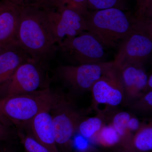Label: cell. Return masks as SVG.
Wrapping results in <instances>:
<instances>
[{
    "mask_svg": "<svg viewBox=\"0 0 152 152\" xmlns=\"http://www.w3.org/2000/svg\"><path fill=\"white\" fill-rule=\"evenodd\" d=\"M118 152H132L131 151H127V150H126L124 149L121 148V149H120V151H118Z\"/></svg>",
    "mask_w": 152,
    "mask_h": 152,
    "instance_id": "31",
    "label": "cell"
},
{
    "mask_svg": "<svg viewBox=\"0 0 152 152\" xmlns=\"http://www.w3.org/2000/svg\"><path fill=\"white\" fill-rule=\"evenodd\" d=\"M41 5L53 9H72L84 17L89 12L88 0H46Z\"/></svg>",
    "mask_w": 152,
    "mask_h": 152,
    "instance_id": "18",
    "label": "cell"
},
{
    "mask_svg": "<svg viewBox=\"0 0 152 152\" xmlns=\"http://www.w3.org/2000/svg\"><path fill=\"white\" fill-rule=\"evenodd\" d=\"M91 91L95 109L101 104L115 107L124 104V89L115 64L95 83Z\"/></svg>",
    "mask_w": 152,
    "mask_h": 152,
    "instance_id": "10",
    "label": "cell"
},
{
    "mask_svg": "<svg viewBox=\"0 0 152 152\" xmlns=\"http://www.w3.org/2000/svg\"><path fill=\"white\" fill-rule=\"evenodd\" d=\"M116 67L124 89V104H130L147 92L148 76L144 65L141 64L127 63Z\"/></svg>",
    "mask_w": 152,
    "mask_h": 152,
    "instance_id": "11",
    "label": "cell"
},
{
    "mask_svg": "<svg viewBox=\"0 0 152 152\" xmlns=\"http://www.w3.org/2000/svg\"><path fill=\"white\" fill-rule=\"evenodd\" d=\"M134 16L137 18L152 19V0H136V11Z\"/></svg>",
    "mask_w": 152,
    "mask_h": 152,
    "instance_id": "23",
    "label": "cell"
},
{
    "mask_svg": "<svg viewBox=\"0 0 152 152\" xmlns=\"http://www.w3.org/2000/svg\"><path fill=\"white\" fill-rule=\"evenodd\" d=\"M87 31L105 48H118L129 34L135 20L130 13L117 8L90 11L85 17Z\"/></svg>",
    "mask_w": 152,
    "mask_h": 152,
    "instance_id": "2",
    "label": "cell"
},
{
    "mask_svg": "<svg viewBox=\"0 0 152 152\" xmlns=\"http://www.w3.org/2000/svg\"><path fill=\"white\" fill-rule=\"evenodd\" d=\"M20 6L8 0L0 1V43L15 42Z\"/></svg>",
    "mask_w": 152,
    "mask_h": 152,
    "instance_id": "13",
    "label": "cell"
},
{
    "mask_svg": "<svg viewBox=\"0 0 152 152\" xmlns=\"http://www.w3.org/2000/svg\"><path fill=\"white\" fill-rule=\"evenodd\" d=\"M11 43L4 44L0 43V54H1V53L4 50H5V49L9 46V45Z\"/></svg>",
    "mask_w": 152,
    "mask_h": 152,
    "instance_id": "29",
    "label": "cell"
},
{
    "mask_svg": "<svg viewBox=\"0 0 152 152\" xmlns=\"http://www.w3.org/2000/svg\"><path fill=\"white\" fill-rule=\"evenodd\" d=\"M17 5L22 6L28 4L41 5L44 4L46 0H8Z\"/></svg>",
    "mask_w": 152,
    "mask_h": 152,
    "instance_id": "26",
    "label": "cell"
},
{
    "mask_svg": "<svg viewBox=\"0 0 152 152\" xmlns=\"http://www.w3.org/2000/svg\"><path fill=\"white\" fill-rule=\"evenodd\" d=\"M96 152L95 151H94L92 149H90L88 150V151H85L83 152Z\"/></svg>",
    "mask_w": 152,
    "mask_h": 152,
    "instance_id": "32",
    "label": "cell"
},
{
    "mask_svg": "<svg viewBox=\"0 0 152 152\" xmlns=\"http://www.w3.org/2000/svg\"><path fill=\"white\" fill-rule=\"evenodd\" d=\"M105 120L104 113L101 111L95 116L85 117L79 123L77 132L88 140L94 139L105 124Z\"/></svg>",
    "mask_w": 152,
    "mask_h": 152,
    "instance_id": "17",
    "label": "cell"
},
{
    "mask_svg": "<svg viewBox=\"0 0 152 152\" xmlns=\"http://www.w3.org/2000/svg\"><path fill=\"white\" fill-rule=\"evenodd\" d=\"M47 66L32 59L22 64L7 82L0 86L1 98L33 92L39 88L49 87L46 72Z\"/></svg>",
    "mask_w": 152,
    "mask_h": 152,
    "instance_id": "6",
    "label": "cell"
},
{
    "mask_svg": "<svg viewBox=\"0 0 152 152\" xmlns=\"http://www.w3.org/2000/svg\"><path fill=\"white\" fill-rule=\"evenodd\" d=\"M8 128L0 123V141H7L10 139L11 133Z\"/></svg>",
    "mask_w": 152,
    "mask_h": 152,
    "instance_id": "25",
    "label": "cell"
},
{
    "mask_svg": "<svg viewBox=\"0 0 152 152\" xmlns=\"http://www.w3.org/2000/svg\"><path fill=\"white\" fill-rule=\"evenodd\" d=\"M94 139L104 147H111L120 145L121 138L110 123L105 124Z\"/></svg>",
    "mask_w": 152,
    "mask_h": 152,
    "instance_id": "19",
    "label": "cell"
},
{
    "mask_svg": "<svg viewBox=\"0 0 152 152\" xmlns=\"http://www.w3.org/2000/svg\"><path fill=\"white\" fill-rule=\"evenodd\" d=\"M0 123L3 124L9 127L13 124L7 118V117L3 113L1 108H0Z\"/></svg>",
    "mask_w": 152,
    "mask_h": 152,
    "instance_id": "27",
    "label": "cell"
},
{
    "mask_svg": "<svg viewBox=\"0 0 152 152\" xmlns=\"http://www.w3.org/2000/svg\"><path fill=\"white\" fill-rule=\"evenodd\" d=\"M18 136L26 152H52L30 134L18 131Z\"/></svg>",
    "mask_w": 152,
    "mask_h": 152,
    "instance_id": "21",
    "label": "cell"
},
{
    "mask_svg": "<svg viewBox=\"0 0 152 152\" xmlns=\"http://www.w3.org/2000/svg\"><path fill=\"white\" fill-rule=\"evenodd\" d=\"M53 106L42 110L26 125L29 129V134L34 138L52 152H59L55 141L50 113Z\"/></svg>",
    "mask_w": 152,
    "mask_h": 152,
    "instance_id": "12",
    "label": "cell"
},
{
    "mask_svg": "<svg viewBox=\"0 0 152 152\" xmlns=\"http://www.w3.org/2000/svg\"><path fill=\"white\" fill-rule=\"evenodd\" d=\"M31 59L16 42L10 44L0 54V86L8 80L21 65Z\"/></svg>",
    "mask_w": 152,
    "mask_h": 152,
    "instance_id": "14",
    "label": "cell"
},
{
    "mask_svg": "<svg viewBox=\"0 0 152 152\" xmlns=\"http://www.w3.org/2000/svg\"><path fill=\"white\" fill-rule=\"evenodd\" d=\"M89 11L117 8L126 11L128 10L127 0H88Z\"/></svg>",
    "mask_w": 152,
    "mask_h": 152,
    "instance_id": "20",
    "label": "cell"
},
{
    "mask_svg": "<svg viewBox=\"0 0 152 152\" xmlns=\"http://www.w3.org/2000/svg\"><path fill=\"white\" fill-rule=\"evenodd\" d=\"M126 111L117 112L113 114L110 123L121 138L120 145L122 148L127 150L133 134L128 129V123L132 116Z\"/></svg>",
    "mask_w": 152,
    "mask_h": 152,
    "instance_id": "16",
    "label": "cell"
},
{
    "mask_svg": "<svg viewBox=\"0 0 152 152\" xmlns=\"http://www.w3.org/2000/svg\"><path fill=\"white\" fill-rule=\"evenodd\" d=\"M135 111L147 113L152 110V91L147 92L129 105Z\"/></svg>",
    "mask_w": 152,
    "mask_h": 152,
    "instance_id": "22",
    "label": "cell"
},
{
    "mask_svg": "<svg viewBox=\"0 0 152 152\" xmlns=\"http://www.w3.org/2000/svg\"><path fill=\"white\" fill-rule=\"evenodd\" d=\"M114 65V61L79 65H66L56 69L57 78L74 92L91 91L93 85Z\"/></svg>",
    "mask_w": 152,
    "mask_h": 152,
    "instance_id": "8",
    "label": "cell"
},
{
    "mask_svg": "<svg viewBox=\"0 0 152 152\" xmlns=\"http://www.w3.org/2000/svg\"><path fill=\"white\" fill-rule=\"evenodd\" d=\"M152 52V19L135 17L132 30L118 47L115 66L127 63L144 65Z\"/></svg>",
    "mask_w": 152,
    "mask_h": 152,
    "instance_id": "4",
    "label": "cell"
},
{
    "mask_svg": "<svg viewBox=\"0 0 152 152\" xmlns=\"http://www.w3.org/2000/svg\"><path fill=\"white\" fill-rule=\"evenodd\" d=\"M63 96L49 87L33 92L0 99V108L13 124L24 126L43 109L53 106Z\"/></svg>",
    "mask_w": 152,
    "mask_h": 152,
    "instance_id": "3",
    "label": "cell"
},
{
    "mask_svg": "<svg viewBox=\"0 0 152 152\" xmlns=\"http://www.w3.org/2000/svg\"><path fill=\"white\" fill-rule=\"evenodd\" d=\"M57 47L58 51L72 65L107 61L105 47L88 31L75 37L66 38Z\"/></svg>",
    "mask_w": 152,
    "mask_h": 152,
    "instance_id": "5",
    "label": "cell"
},
{
    "mask_svg": "<svg viewBox=\"0 0 152 152\" xmlns=\"http://www.w3.org/2000/svg\"><path fill=\"white\" fill-rule=\"evenodd\" d=\"M0 1H1V0H0Z\"/></svg>",
    "mask_w": 152,
    "mask_h": 152,
    "instance_id": "33",
    "label": "cell"
},
{
    "mask_svg": "<svg viewBox=\"0 0 152 152\" xmlns=\"http://www.w3.org/2000/svg\"><path fill=\"white\" fill-rule=\"evenodd\" d=\"M20 6L15 42L29 56L48 65L58 51L42 6L28 4Z\"/></svg>",
    "mask_w": 152,
    "mask_h": 152,
    "instance_id": "1",
    "label": "cell"
},
{
    "mask_svg": "<svg viewBox=\"0 0 152 152\" xmlns=\"http://www.w3.org/2000/svg\"><path fill=\"white\" fill-rule=\"evenodd\" d=\"M142 125L138 118L135 116L132 115L128 123V129L129 131L134 134L138 130Z\"/></svg>",
    "mask_w": 152,
    "mask_h": 152,
    "instance_id": "24",
    "label": "cell"
},
{
    "mask_svg": "<svg viewBox=\"0 0 152 152\" xmlns=\"http://www.w3.org/2000/svg\"><path fill=\"white\" fill-rule=\"evenodd\" d=\"M147 92L152 91V75H150L148 77L147 83Z\"/></svg>",
    "mask_w": 152,
    "mask_h": 152,
    "instance_id": "28",
    "label": "cell"
},
{
    "mask_svg": "<svg viewBox=\"0 0 152 152\" xmlns=\"http://www.w3.org/2000/svg\"><path fill=\"white\" fill-rule=\"evenodd\" d=\"M45 9L49 27L57 45L66 38L87 31L85 17L70 9H56L41 6Z\"/></svg>",
    "mask_w": 152,
    "mask_h": 152,
    "instance_id": "9",
    "label": "cell"
},
{
    "mask_svg": "<svg viewBox=\"0 0 152 152\" xmlns=\"http://www.w3.org/2000/svg\"><path fill=\"white\" fill-rule=\"evenodd\" d=\"M0 152H13L11 150L8 148H4L3 149L0 150Z\"/></svg>",
    "mask_w": 152,
    "mask_h": 152,
    "instance_id": "30",
    "label": "cell"
},
{
    "mask_svg": "<svg viewBox=\"0 0 152 152\" xmlns=\"http://www.w3.org/2000/svg\"><path fill=\"white\" fill-rule=\"evenodd\" d=\"M55 141L59 152H70L73 147V138L84 114L75 108L64 96L51 107Z\"/></svg>",
    "mask_w": 152,
    "mask_h": 152,
    "instance_id": "7",
    "label": "cell"
},
{
    "mask_svg": "<svg viewBox=\"0 0 152 152\" xmlns=\"http://www.w3.org/2000/svg\"><path fill=\"white\" fill-rule=\"evenodd\" d=\"M152 150V122L142 123L133 135L127 151L132 152H151Z\"/></svg>",
    "mask_w": 152,
    "mask_h": 152,
    "instance_id": "15",
    "label": "cell"
}]
</instances>
